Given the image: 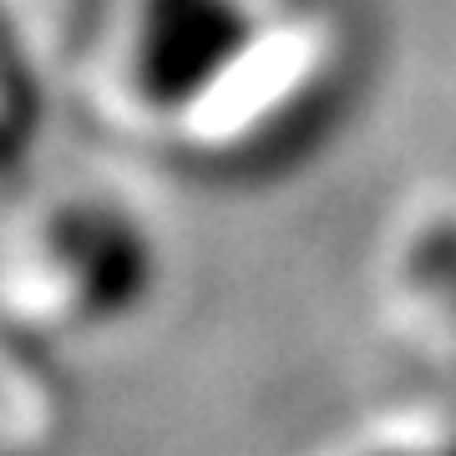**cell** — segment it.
Instances as JSON below:
<instances>
[{
    "mask_svg": "<svg viewBox=\"0 0 456 456\" xmlns=\"http://www.w3.org/2000/svg\"><path fill=\"white\" fill-rule=\"evenodd\" d=\"M41 259L66 310L92 330L132 325L167 279L158 228L112 193L61 198L41 224Z\"/></svg>",
    "mask_w": 456,
    "mask_h": 456,
    "instance_id": "obj_1",
    "label": "cell"
},
{
    "mask_svg": "<svg viewBox=\"0 0 456 456\" xmlns=\"http://www.w3.org/2000/svg\"><path fill=\"white\" fill-rule=\"evenodd\" d=\"M264 41L254 0H132L127 86L152 117L208 107Z\"/></svg>",
    "mask_w": 456,
    "mask_h": 456,
    "instance_id": "obj_2",
    "label": "cell"
},
{
    "mask_svg": "<svg viewBox=\"0 0 456 456\" xmlns=\"http://www.w3.org/2000/svg\"><path fill=\"white\" fill-rule=\"evenodd\" d=\"M411 279L456 330V224L426 228L411 244Z\"/></svg>",
    "mask_w": 456,
    "mask_h": 456,
    "instance_id": "obj_3",
    "label": "cell"
},
{
    "mask_svg": "<svg viewBox=\"0 0 456 456\" xmlns=\"http://www.w3.org/2000/svg\"><path fill=\"white\" fill-rule=\"evenodd\" d=\"M436 456H456V436H452V441H446V446H441V452H436Z\"/></svg>",
    "mask_w": 456,
    "mask_h": 456,
    "instance_id": "obj_4",
    "label": "cell"
}]
</instances>
